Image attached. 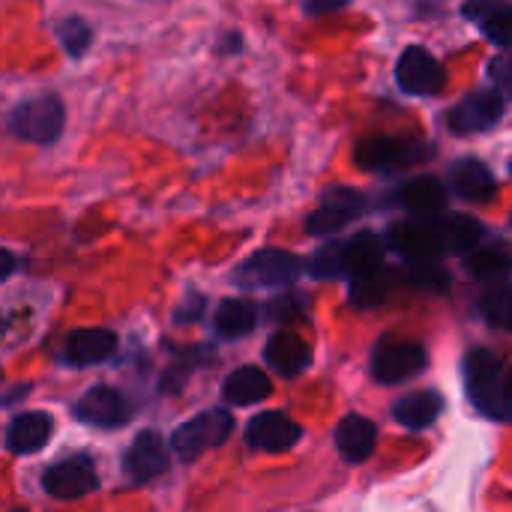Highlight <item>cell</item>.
Segmentation results:
<instances>
[{"mask_svg": "<svg viewBox=\"0 0 512 512\" xmlns=\"http://www.w3.org/2000/svg\"><path fill=\"white\" fill-rule=\"evenodd\" d=\"M375 441H378L375 423L366 420V417H360V414L345 417L339 423V429H336V447H339L342 459L351 462V465L366 462L372 456V450H375Z\"/></svg>", "mask_w": 512, "mask_h": 512, "instance_id": "e0dca14e", "label": "cell"}, {"mask_svg": "<svg viewBox=\"0 0 512 512\" xmlns=\"http://www.w3.org/2000/svg\"><path fill=\"white\" fill-rule=\"evenodd\" d=\"M465 384L480 414L492 420H510L512 399L504 378V363L498 360V354H492L489 348H474L465 357Z\"/></svg>", "mask_w": 512, "mask_h": 512, "instance_id": "6da1fadb", "label": "cell"}, {"mask_svg": "<svg viewBox=\"0 0 512 512\" xmlns=\"http://www.w3.org/2000/svg\"><path fill=\"white\" fill-rule=\"evenodd\" d=\"M465 15H471V18H480V27H483V33L495 42V45H501V48H507L512 39V12L510 6H504V3H486V6H468L465 9Z\"/></svg>", "mask_w": 512, "mask_h": 512, "instance_id": "484cf974", "label": "cell"}, {"mask_svg": "<svg viewBox=\"0 0 512 512\" xmlns=\"http://www.w3.org/2000/svg\"><path fill=\"white\" fill-rule=\"evenodd\" d=\"M264 357H267V363L273 366V372H279L282 378H297L300 372L309 369V363H312V348H309L297 333L282 330V333L270 336V342H267V348H264Z\"/></svg>", "mask_w": 512, "mask_h": 512, "instance_id": "2e32d148", "label": "cell"}, {"mask_svg": "<svg viewBox=\"0 0 512 512\" xmlns=\"http://www.w3.org/2000/svg\"><path fill=\"white\" fill-rule=\"evenodd\" d=\"M51 432H54V420L48 414H42V411L21 414L6 429V447L12 453H36L48 444Z\"/></svg>", "mask_w": 512, "mask_h": 512, "instance_id": "d6986e66", "label": "cell"}, {"mask_svg": "<svg viewBox=\"0 0 512 512\" xmlns=\"http://www.w3.org/2000/svg\"><path fill=\"white\" fill-rule=\"evenodd\" d=\"M390 246L405 255L408 261H432L435 255L444 252L438 219H414V222H399L390 231Z\"/></svg>", "mask_w": 512, "mask_h": 512, "instance_id": "7c38bea8", "label": "cell"}, {"mask_svg": "<svg viewBox=\"0 0 512 512\" xmlns=\"http://www.w3.org/2000/svg\"><path fill=\"white\" fill-rule=\"evenodd\" d=\"M123 471L132 483H147V480L165 474L168 471V450H165L162 438L150 429L141 432L126 453Z\"/></svg>", "mask_w": 512, "mask_h": 512, "instance_id": "9a60e30c", "label": "cell"}, {"mask_svg": "<svg viewBox=\"0 0 512 512\" xmlns=\"http://www.w3.org/2000/svg\"><path fill=\"white\" fill-rule=\"evenodd\" d=\"M231 429H234V417L225 408H213V411H204V414L192 417L189 423H183L174 432L171 447L183 462H195L201 453L222 447L228 441Z\"/></svg>", "mask_w": 512, "mask_h": 512, "instance_id": "3957f363", "label": "cell"}, {"mask_svg": "<svg viewBox=\"0 0 512 512\" xmlns=\"http://www.w3.org/2000/svg\"><path fill=\"white\" fill-rule=\"evenodd\" d=\"M387 291H390V279H387L384 267L375 270V273H366V276L351 279V303L360 306V309L381 306L384 297H387Z\"/></svg>", "mask_w": 512, "mask_h": 512, "instance_id": "f1b7e54d", "label": "cell"}, {"mask_svg": "<svg viewBox=\"0 0 512 512\" xmlns=\"http://www.w3.org/2000/svg\"><path fill=\"white\" fill-rule=\"evenodd\" d=\"M450 186L465 201H489L498 192L492 171L480 159H462L450 171Z\"/></svg>", "mask_w": 512, "mask_h": 512, "instance_id": "ac0fdd59", "label": "cell"}, {"mask_svg": "<svg viewBox=\"0 0 512 512\" xmlns=\"http://www.w3.org/2000/svg\"><path fill=\"white\" fill-rule=\"evenodd\" d=\"M330 9H342V0H333V3H306V12H312V15L330 12Z\"/></svg>", "mask_w": 512, "mask_h": 512, "instance_id": "e575fe53", "label": "cell"}, {"mask_svg": "<svg viewBox=\"0 0 512 512\" xmlns=\"http://www.w3.org/2000/svg\"><path fill=\"white\" fill-rule=\"evenodd\" d=\"M426 369V351L423 345L411 342V339H399V336H384L375 345V357H372V375L381 384H399L417 372Z\"/></svg>", "mask_w": 512, "mask_h": 512, "instance_id": "52a82bcc", "label": "cell"}, {"mask_svg": "<svg viewBox=\"0 0 512 512\" xmlns=\"http://www.w3.org/2000/svg\"><path fill=\"white\" fill-rule=\"evenodd\" d=\"M0 333H3V318H0Z\"/></svg>", "mask_w": 512, "mask_h": 512, "instance_id": "d590c367", "label": "cell"}, {"mask_svg": "<svg viewBox=\"0 0 512 512\" xmlns=\"http://www.w3.org/2000/svg\"><path fill=\"white\" fill-rule=\"evenodd\" d=\"M468 267L477 279L495 282V279H507L510 273V258L501 246H486V249H474L468 255Z\"/></svg>", "mask_w": 512, "mask_h": 512, "instance_id": "83f0119b", "label": "cell"}, {"mask_svg": "<svg viewBox=\"0 0 512 512\" xmlns=\"http://www.w3.org/2000/svg\"><path fill=\"white\" fill-rule=\"evenodd\" d=\"M270 393H273L270 378L255 366H243V369L231 372L222 384V399L228 405H258Z\"/></svg>", "mask_w": 512, "mask_h": 512, "instance_id": "44dd1931", "label": "cell"}, {"mask_svg": "<svg viewBox=\"0 0 512 512\" xmlns=\"http://www.w3.org/2000/svg\"><path fill=\"white\" fill-rule=\"evenodd\" d=\"M396 78H399V87L405 93H414V96H435L447 87L444 66L423 45H411L402 51L399 66H396Z\"/></svg>", "mask_w": 512, "mask_h": 512, "instance_id": "ba28073f", "label": "cell"}, {"mask_svg": "<svg viewBox=\"0 0 512 512\" xmlns=\"http://www.w3.org/2000/svg\"><path fill=\"white\" fill-rule=\"evenodd\" d=\"M15 270V258H12V252H6V249H0V282L3 279H9V273Z\"/></svg>", "mask_w": 512, "mask_h": 512, "instance_id": "d6a6232c", "label": "cell"}, {"mask_svg": "<svg viewBox=\"0 0 512 512\" xmlns=\"http://www.w3.org/2000/svg\"><path fill=\"white\" fill-rule=\"evenodd\" d=\"M501 117H504V96L498 90H477L474 96L462 99L447 114L450 129L459 132V135H471V132L492 129Z\"/></svg>", "mask_w": 512, "mask_h": 512, "instance_id": "8fae6325", "label": "cell"}, {"mask_svg": "<svg viewBox=\"0 0 512 512\" xmlns=\"http://www.w3.org/2000/svg\"><path fill=\"white\" fill-rule=\"evenodd\" d=\"M189 300H192L189 306H180V309H177V321H195V318L201 315V309H204V297L192 294Z\"/></svg>", "mask_w": 512, "mask_h": 512, "instance_id": "1f68e13d", "label": "cell"}, {"mask_svg": "<svg viewBox=\"0 0 512 512\" xmlns=\"http://www.w3.org/2000/svg\"><path fill=\"white\" fill-rule=\"evenodd\" d=\"M258 315L249 300H225L216 312V333L222 339H240L255 327Z\"/></svg>", "mask_w": 512, "mask_h": 512, "instance_id": "d4e9b609", "label": "cell"}, {"mask_svg": "<svg viewBox=\"0 0 512 512\" xmlns=\"http://www.w3.org/2000/svg\"><path fill=\"white\" fill-rule=\"evenodd\" d=\"M426 156L429 150L423 147V141H414V138L375 135L357 144V165L363 171H399Z\"/></svg>", "mask_w": 512, "mask_h": 512, "instance_id": "5b68a950", "label": "cell"}, {"mask_svg": "<svg viewBox=\"0 0 512 512\" xmlns=\"http://www.w3.org/2000/svg\"><path fill=\"white\" fill-rule=\"evenodd\" d=\"M303 429L279 411H264L255 420H249L246 426V444L255 450H267V453H285L300 441Z\"/></svg>", "mask_w": 512, "mask_h": 512, "instance_id": "4fadbf2b", "label": "cell"}, {"mask_svg": "<svg viewBox=\"0 0 512 512\" xmlns=\"http://www.w3.org/2000/svg\"><path fill=\"white\" fill-rule=\"evenodd\" d=\"M297 276H300V258L282 249H261L237 267L234 282L243 288H285Z\"/></svg>", "mask_w": 512, "mask_h": 512, "instance_id": "8992f818", "label": "cell"}, {"mask_svg": "<svg viewBox=\"0 0 512 512\" xmlns=\"http://www.w3.org/2000/svg\"><path fill=\"white\" fill-rule=\"evenodd\" d=\"M57 39H60V45L72 57H81L87 51V45H90V27H87L84 18H75V15L72 18H63L57 24Z\"/></svg>", "mask_w": 512, "mask_h": 512, "instance_id": "f546056e", "label": "cell"}, {"mask_svg": "<svg viewBox=\"0 0 512 512\" xmlns=\"http://www.w3.org/2000/svg\"><path fill=\"white\" fill-rule=\"evenodd\" d=\"M366 207V198L357 192V189H333L321 207L309 216L306 222V231L312 237H330L336 231H342L348 222H354Z\"/></svg>", "mask_w": 512, "mask_h": 512, "instance_id": "9c48e42d", "label": "cell"}, {"mask_svg": "<svg viewBox=\"0 0 512 512\" xmlns=\"http://www.w3.org/2000/svg\"><path fill=\"white\" fill-rule=\"evenodd\" d=\"M63 102L57 96H39L30 102H21L12 114H9V129L12 135L33 141V144H51L60 132H63Z\"/></svg>", "mask_w": 512, "mask_h": 512, "instance_id": "277c9868", "label": "cell"}, {"mask_svg": "<svg viewBox=\"0 0 512 512\" xmlns=\"http://www.w3.org/2000/svg\"><path fill=\"white\" fill-rule=\"evenodd\" d=\"M399 201L405 204L408 213H414L420 219H432L435 213L444 210L447 192H444V183L438 177H417L399 189Z\"/></svg>", "mask_w": 512, "mask_h": 512, "instance_id": "7402d4cb", "label": "cell"}, {"mask_svg": "<svg viewBox=\"0 0 512 512\" xmlns=\"http://www.w3.org/2000/svg\"><path fill=\"white\" fill-rule=\"evenodd\" d=\"M408 279H411V285L429 288V291H447V285H450V276H447L438 264H432V261H417V264H411V267H408Z\"/></svg>", "mask_w": 512, "mask_h": 512, "instance_id": "4dcf8cb0", "label": "cell"}, {"mask_svg": "<svg viewBox=\"0 0 512 512\" xmlns=\"http://www.w3.org/2000/svg\"><path fill=\"white\" fill-rule=\"evenodd\" d=\"M480 309L486 315L489 324L501 327V330H510V318H512V294H510V282L507 279H495L489 282V288L483 291L480 297Z\"/></svg>", "mask_w": 512, "mask_h": 512, "instance_id": "4316f807", "label": "cell"}, {"mask_svg": "<svg viewBox=\"0 0 512 512\" xmlns=\"http://www.w3.org/2000/svg\"><path fill=\"white\" fill-rule=\"evenodd\" d=\"M42 486L51 498L72 501V498L90 495L99 486V477H96V468L87 456H72V459L48 468L42 477Z\"/></svg>", "mask_w": 512, "mask_h": 512, "instance_id": "30bf717a", "label": "cell"}, {"mask_svg": "<svg viewBox=\"0 0 512 512\" xmlns=\"http://www.w3.org/2000/svg\"><path fill=\"white\" fill-rule=\"evenodd\" d=\"M444 252H474L483 240V225L471 216H444L438 219Z\"/></svg>", "mask_w": 512, "mask_h": 512, "instance_id": "cb8c5ba5", "label": "cell"}, {"mask_svg": "<svg viewBox=\"0 0 512 512\" xmlns=\"http://www.w3.org/2000/svg\"><path fill=\"white\" fill-rule=\"evenodd\" d=\"M492 69H495L492 75H495V78L501 81V87H507V57H504V54H501V57H498V60L492 63Z\"/></svg>", "mask_w": 512, "mask_h": 512, "instance_id": "836d02e7", "label": "cell"}, {"mask_svg": "<svg viewBox=\"0 0 512 512\" xmlns=\"http://www.w3.org/2000/svg\"><path fill=\"white\" fill-rule=\"evenodd\" d=\"M129 402L123 399L120 390L114 387H93L81 396V402L75 405V417L90 423V426H102V429H117L129 420Z\"/></svg>", "mask_w": 512, "mask_h": 512, "instance_id": "5bb4252c", "label": "cell"}, {"mask_svg": "<svg viewBox=\"0 0 512 512\" xmlns=\"http://www.w3.org/2000/svg\"><path fill=\"white\" fill-rule=\"evenodd\" d=\"M444 408V399L435 393V390H420V393H411L405 399H399L393 405V417L405 426V429H426L438 420Z\"/></svg>", "mask_w": 512, "mask_h": 512, "instance_id": "603a6c76", "label": "cell"}, {"mask_svg": "<svg viewBox=\"0 0 512 512\" xmlns=\"http://www.w3.org/2000/svg\"><path fill=\"white\" fill-rule=\"evenodd\" d=\"M15 512H27V510H15Z\"/></svg>", "mask_w": 512, "mask_h": 512, "instance_id": "8d00e7d4", "label": "cell"}, {"mask_svg": "<svg viewBox=\"0 0 512 512\" xmlns=\"http://www.w3.org/2000/svg\"><path fill=\"white\" fill-rule=\"evenodd\" d=\"M381 261H384V243L375 234L363 231V234H354L351 240L321 246V252H315L309 270L318 279H333V276L357 279V276L381 270Z\"/></svg>", "mask_w": 512, "mask_h": 512, "instance_id": "7a4b0ae2", "label": "cell"}, {"mask_svg": "<svg viewBox=\"0 0 512 512\" xmlns=\"http://www.w3.org/2000/svg\"><path fill=\"white\" fill-rule=\"evenodd\" d=\"M117 351V336L111 330H78L66 339V360L75 366H96Z\"/></svg>", "mask_w": 512, "mask_h": 512, "instance_id": "ffe728a7", "label": "cell"}]
</instances>
